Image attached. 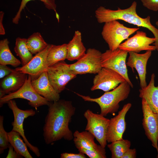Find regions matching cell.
Listing matches in <instances>:
<instances>
[{"label": "cell", "instance_id": "cell-22", "mask_svg": "<svg viewBox=\"0 0 158 158\" xmlns=\"http://www.w3.org/2000/svg\"><path fill=\"white\" fill-rule=\"evenodd\" d=\"M67 44L59 45H52L47 58V67L48 68L59 62L64 61L67 59Z\"/></svg>", "mask_w": 158, "mask_h": 158}, {"label": "cell", "instance_id": "cell-3", "mask_svg": "<svg viewBox=\"0 0 158 158\" xmlns=\"http://www.w3.org/2000/svg\"><path fill=\"white\" fill-rule=\"evenodd\" d=\"M130 85L126 80L121 83L113 90L105 92L100 97L91 98L78 93H75L82 98L85 101L95 102L99 106L100 114L105 116L109 114H113L118 111L120 106L119 103L126 99L128 97Z\"/></svg>", "mask_w": 158, "mask_h": 158}, {"label": "cell", "instance_id": "cell-9", "mask_svg": "<svg viewBox=\"0 0 158 158\" xmlns=\"http://www.w3.org/2000/svg\"><path fill=\"white\" fill-rule=\"evenodd\" d=\"M83 115L87 120L85 130L92 134L99 144L105 148L107 142V133L110 119L89 109L85 112Z\"/></svg>", "mask_w": 158, "mask_h": 158}, {"label": "cell", "instance_id": "cell-31", "mask_svg": "<svg viewBox=\"0 0 158 158\" xmlns=\"http://www.w3.org/2000/svg\"><path fill=\"white\" fill-rule=\"evenodd\" d=\"M144 6L150 10L158 11V0H140Z\"/></svg>", "mask_w": 158, "mask_h": 158}, {"label": "cell", "instance_id": "cell-37", "mask_svg": "<svg viewBox=\"0 0 158 158\" xmlns=\"http://www.w3.org/2000/svg\"><path fill=\"white\" fill-rule=\"evenodd\" d=\"M156 24L158 27V21H157L156 22Z\"/></svg>", "mask_w": 158, "mask_h": 158}, {"label": "cell", "instance_id": "cell-15", "mask_svg": "<svg viewBox=\"0 0 158 158\" xmlns=\"http://www.w3.org/2000/svg\"><path fill=\"white\" fill-rule=\"evenodd\" d=\"M52 45L48 44L44 49L36 54L27 64L15 69L30 75L31 80L37 78L43 72L47 71L46 59Z\"/></svg>", "mask_w": 158, "mask_h": 158}, {"label": "cell", "instance_id": "cell-23", "mask_svg": "<svg viewBox=\"0 0 158 158\" xmlns=\"http://www.w3.org/2000/svg\"><path fill=\"white\" fill-rule=\"evenodd\" d=\"M9 143L18 153L25 158H33L28 150L26 144L24 142L19 133L12 130L7 133Z\"/></svg>", "mask_w": 158, "mask_h": 158}, {"label": "cell", "instance_id": "cell-36", "mask_svg": "<svg viewBox=\"0 0 158 158\" xmlns=\"http://www.w3.org/2000/svg\"><path fill=\"white\" fill-rule=\"evenodd\" d=\"M4 13L1 11L0 12V35H4L5 34V31L3 24V19Z\"/></svg>", "mask_w": 158, "mask_h": 158}, {"label": "cell", "instance_id": "cell-18", "mask_svg": "<svg viewBox=\"0 0 158 158\" xmlns=\"http://www.w3.org/2000/svg\"><path fill=\"white\" fill-rule=\"evenodd\" d=\"M28 74L15 70L2 79L0 83V98L6 94L15 92L24 84Z\"/></svg>", "mask_w": 158, "mask_h": 158}, {"label": "cell", "instance_id": "cell-14", "mask_svg": "<svg viewBox=\"0 0 158 158\" xmlns=\"http://www.w3.org/2000/svg\"><path fill=\"white\" fill-rule=\"evenodd\" d=\"M131 106L129 103L125 104L118 114L110 119L107 133V142L123 139V135L126 127L125 116Z\"/></svg>", "mask_w": 158, "mask_h": 158}, {"label": "cell", "instance_id": "cell-21", "mask_svg": "<svg viewBox=\"0 0 158 158\" xmlns=\"http://www.w3.org/2000/svg\"><path fill=\"white\" fill-rule=\"evenodd\" d=\"M73 141L78 149L83 147L87 149H93L98 146L94 141L95 136L87 131L80 132L77 130L73 133Z\"/></svg>", "mask_w": 158, "mask_h": 158}, {"label": "cell", "instance_id": "cell-12", "mask_svg": "<svg viewBox=\"0 0 158 158\" xmlns=\"http://www.w3.org/2000/svg\"><path fill=\"white\" fill-rule=\"evenodd\" d=\"M142 107L143 114L142 125L145 134L151 141L152 145L156 149L158 158V114L151 109L145 100L142 98Z\"/></svg>", "mask_w": 158, "mask_h": 158}, {"label": "cell", "instance_id": "cell-2", "mask_svg": "<svg viewBox=\"0 0 158 158\" xmlns=\"http://www.w3.org/2000/svg\"><path fill=\"white\" fill-rule=\"evenodd\" d=\"M137 2L134 1L128 8L117 10L106 8L102 6L98 8L95 11V16L99 23H105L114 20H121L138 27L146 28L153 34L156 39L153 44L158 51V29L150 22V17L148 16L144 18L139 16L136 12Z\"/></svg>", "mask_w": 158, "mask_h": 158}, {"label": "cell", "instance_id": "cell-33", "mask_svg": "<svg viewBox=\"0 0 158 158\" xmlns=\"http://www.w3.org/2000/svg\"><path fill=\"white\" fill-rule=\"evenodd\" d=\"M85 154L79 152L78 153L65 152L61 154V158H86Z\"/></svg>", "mask_w": 158, "mask_h": 158}, {"label": "cell", "instance_id": "cell-29", "mask_svg": "<svg viewBox=\"0 0 158 158\" xmlns=\"http://www.w3.org/2000/svg\"><path fill=\"white\" fill-rule=\"evenodd\" d=\"M79 152H82L90 158H106V152L105 148L101 145L93 149H87L83 147L78 149Z\"/></svg>", "mask_w": 158, "mask_h": 158}, {"label": "cell", "instance_id": "cell-19", "mask_svg": "<svg viewBox=\"0 0 158 158\" xmlns=\"http://www.w3.org/2000/svg\"><path fill=\"white\" fill-rule=\"evenodd\" d=\"M155 75L152 73L149 84L139 89V97L144 99L151 109L158 114V86L154 85Z\"/></svg>", "mask_w": 158, "mask_h": 158}, {"label": "cell", "instance_id": "cell-8", "mask_svg": "<svg viewBox=\"0 0 158 158\" xmlns=\"http://www.w3.org/2000/svg\"><path fill=\"white\" fill-rule=\"evenodd\" d=\"M128 53L119 48L114 51L107 50L102 53V67L110 69L119 74L133 88V85L128 75L126 62Z\"/></svg>", "mask_w": 158, "mask_h": 158}, {"label": "cell", "instance_id": "cell-34", "mask_svg": "<svg viewBox=\"0 0 158 158\" xmlns=\"http://www.w3.org/2000/svg\"><path fill=\"white\" fill-rule=\"evenodd\" d=\"M8 151L6 158H20L23 156L15 150L13 147L9 144L8 147Z\"/></svg>", "mask_w": 158, "mask_h": 158}, {"label": "cell", "instance_id": "cell-11", "mask_svg": "<svg viewBox=\"0 0 158 158\" xmlns=\"http://www.w3.org/2000/svg\"><path fill=\"white\" fill-rule=\"evenodd\" d=\"M97 74L93 80V85L90 88L92 91L101 90L108 92L126 80L119 74L108 68L102 67Z\"/></svg>", "mask_w": 158, "mask_h": 158}, {"label": "cell", "instance_id": "cell-6", "mask_svg": "<svg viewBox=\"0 0 158 158\" xmlns=\"http://www.w3.org/2000/svg\"><path fill=\"white\" fill-rule=\"evenodd\" d=\"M47 71L51 84L59 94L65 89L68 83L77 75L70 69V64L66 63L64 61L48 67Z\"/></svg>", "mask_w": 158, "mask_h": 158}, {"label": "cell", "instance_id": "cell-27", "mask_svg": "<svg viewBox=\"0 0 158 158\" xmlns=\"http://www.w3.org/2000/svg\"><path fill=\"white\" fill-rule=\"evenodd\" d=\"M130 146V141L123 139L113 141L107 145L111 152L112 158H121Z\"/></svg>", "mask_w": 158, "mask_h": 158}, {"label": "cell", "instance_id": "cell-30", "mask_svg": "<svg viewBox=\"0 0 158 158\" xmlns=\"http://www.w3.org/2000/svg\"><path fill=\"white\" fill-rule=\"evenodd\" d=\"M4 117L0 116V152L2 154L4 150L8 148L9 143L7 133L5 130L3 125Z\"/></svg>", "mask_w": 158, "mask_h": 158}, {"label": "cell", "instance_id": "cell-10", "mask_svg": "<svg viewBox=\"0 0 158 158\" xmlns=\"http://www.w3.org/2000/svg\"><path fill=\"white\" fill-rule=\"evenodd\" d=\"M7 103L9 108L12 111L14 116V121L12 123V130L18 133L30 150L37 157H40V154L39 149L28 141L25 135L23 128L25 119L29 116H34L36 114V112L32 109L23 110L20 109L17 106L16 101L13 99L9 100Z\"/></svg>", "mask_w": 158, "mask_h": 158}, {"label": "cell", "instance_id": "cell-1", "mask_svg": "<svg viewBox=\"0 0 158 158\" xmlns=\"http://www.w3.org/2000/svg\"><path fill=\"white\" fill-rule=\"evenodd\" d=\"M48 106L43 127L45 143L52 145L63 139L68 141L73 139V133L69 127L75 111L72 102L59 99L50 102Z\"/></svg>", "mask_w": 158, "mask_h": 158}, {"label": "cell", "instance_id": "cell-7", "mask_svg": "<svg viewBox=\"0 0 158 158\" xmlns=\"http://www.w3.org/2000/svg\"><path fill=\"white\" fill-rule=\"evenodd\" d=\"M101 52L95 49L90 48L80 59L70 64V69L76 75L97 74L102 68Z\"/></svg>", "mask_w": 158, "mask_h": 158}, {"label": "cell", "instance_id": "cell-28", "mask_svg": "<svg viewBox=\"0 0 158 158\" xmlns=\"http://www.w3.org/2000/svg\"><path fill=\"white\" fill-rule=\"evenodd\" d=\"M33 0H22L19 9L15 16L13 18L12 22L13 23L17 24L20 18L21 13L24 9L26 4L29 1ZM43 2L46 7L49 9L53 10L55 12L56 16L59 20V17L56 12V5L55 0H40Z\"/></svg>", "mask_w": 158, "mask_h": 158}, {"label": "cell", "instance_id": "cell-5", "mask_svg": "<svg viewBox=\"0 0 158 158\" xmlns=\"http://www.w3.org/2000/svg\"><path fill=\"white\" fill-rule=\"evenodd\" d=\"M31 81V77L29 75L23 85L19 89L0 98V107L9 100L16 98L27 99L29 101V104L36 109L38 107L43 105L48 106L50 102L39 95L35 91L32 85Z\"/></svg>", "mask_w": 158, "mask_h": 158}, {"label": "cell", "instance_id": "cell-16", "mask_svg": "<svg viewBox=\"0 0 158 158\" xmlns=\"http://www.w3.org/2000/svg\"><path fill=\"white\" fill-rule=\"evenodd\" d=\"M152 52L151 51H147L142 54L133 51L128 52L129 56L126 65L131 68L133 72L134 68L136 70L139 78L141 88H144L147 85L146 80V66Z\"/></svg>", "mask_w": 158, "mask_h": 158}, {"label": "cell", "instance_id": "cell-25", "mask_svg": "<svg viewBox=\"0 0 158 158\" xmlns=\"http://www.w3.org/2000/svg\"><path fill=\"white\" fill-rule=\"evenodd\" d=\"M27 39L18 37L16 39L14 50L17 55L21 59L22 66L27 64L33 56L28 50L27 45Z\"/></svg>", "mask_w": 158, "mask_h": 158}, {"label": "cell", "instance_id": "cell-4", "mask_svg": "<svg viewBox=\"0 0 158 158\" xmlns=\"http://www.w3.org/2000/svg\"><path fill=\"white\" fill-rule=\"evenodd\" d=\"M102 32V36L108 44L109 49L115 50L124 40L138 31L139 28H130L125 26L117 20L105 23Z\"/></svg>", "mask_w": 158, "mask_h": 158}, {"label": "cell", "instance_id": "cell-26", "mask_svg": "<svg viewBox=\"0 0 158 158\" xmlns=\"http://www.w3.org/2000/svg\"><path fill=\"white\" fill-rule=\"evenodd\" d=\"M48 45L39 32L33 33L27 40V47L32 54H36L42 51Z\"/></svg>", "mask_w": 158, "mask_h": 158}, {"label": "cell", "instance_id": "cell-20", "mask_svg": "<svg viewBox=\"0 0 158 158\" xmlns=\"http://www.w3.org/2000/svg\"><path fill=\"white\" fill-rule=\"evenodd\" d=\"M67 44V59L69 61L78 60L85 54L86 48L82 42L81 34L75 31L72 40Z\"/></svg>", "mask_w": 158, "mask_h": 158}, {"label": "cell", "instance_id": "cell-35", "mask_svg": "<svg viewBox=\"0 0 158 158\" xmlns=\"http://www.w3.org/2000/svg\"><path fill=\"white\" fill-rule=\"evenodd\" d=\"M136 156V150L135 149L128 150L124 154L121 158H135Z\"/></svg>", "mask_w": 158, "mask_h": 158}, {"label": "cell", "instance_id": "cell-13", "mask_svg": "<svg viewBox=\"0 0 158 158\" xmlns=\"http://www.w3.org/2000/svg\"><path fill=\"white\" fill-rule=\"evenodd\" d=\"M155 41L154 37H148L145 32L137 31L135 35L121 43L118 48L128 52L133 51L138 53L143 50L152 51L156 50V47L154 45H151Z\"/></svg>", "mask_w": 158, "mask_h": 158}, {"label": "cell", "instance_id": "cell-24", "mask_svg": "<svg viewBox=\"0 0 158 158\" xmlns=\"http://www.w3.org/2000/svg\"><path fill=\"white\" fill-rule=\"evenodd\" d=\"M7 39L0 41V64L3 65H10L17 67L21 63L20 61L15 57L11 52Z\"/></svg>", "mask_w": 158, "mask_h": 158}, {"label": "cell", "instance_id": "cell-32", "mask_svg": "<svg viewBox=\"0 0 158 158\" xmlns=\"http://www.w3.org/2000/svg\"><path fill=\"white\" fill-rule=\"evenodd\" d=\"M15 69H11L6 65H0V78L1 79L9 75Z\"/></svg>", "mask_w": 158, "mask_h": 158}, {"label": "cell", "instance_id": "cell-17", "mask_svg": "<svg viewBox=\"0 0 158 158\" xmlns=\"http://www.w3.org/2000/svg\"><path fill=\"white\" fill-rule=\"evenodd\" d=\"M31 84L35 91L50 102L60 99L59 94L54 89L48 77L47 71L43 72L37 78L31 80Z\"/></svg>", "mask_w": 158, "mask_h": 158}]
</instances>
